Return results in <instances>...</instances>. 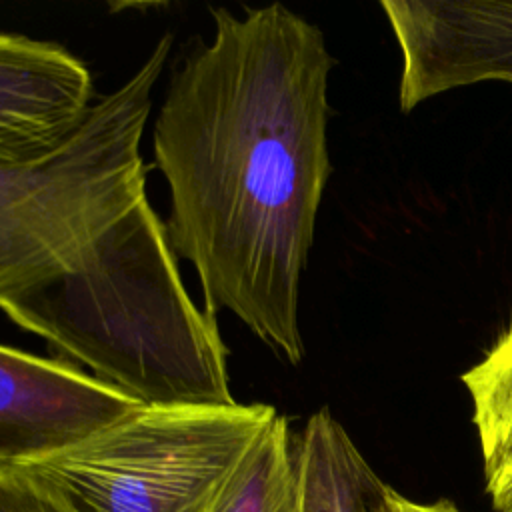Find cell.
<instances>
[{
	"instance_id": "1",
	"label": "cell",
	"mask_w": 512,
	"mask_h": 512,
	"mask_svg": "<svg viewBox=\"0 0 512 512\" xmlns=\"http://www.w3.org/2000/svg\"><path fill=\"white\" fill-rule=\"evenodd\" d=\"M174 68L154 120L172 252L210 316L232 312L288 364L306 348L300 282L332 172L322 30L280 2L232 14Z\"/></svg>"
},
{
	"instance_id": "2",
	"label": "cell",
	"mask_w": 512,
	"mask_h": 512,
	"mask_svg": "<svg viewBox=\"0 0 512 512\" xmlns=\"http://www.w3.org/2000/svg\"><path fill=\"white\" fill-rule=\"evenodd\" d=\"M0 310L140 406L236 404L216 318L186 292L148 198Z\"/></svg>"
},
{
	"instance_id": "3",
	"label": "cell",
	"mask_w": 512,
	"mask_h": 512,
	"mask_svg": "<svg viewBox=\"0 0 512 512\" xmlns=\"http://www.w3.org/2000/svg\"><path fill=\"white\" fill-rule=\"evenodd\" d=\"M170 48L166 32L58 148L0 162V302L48 278L146 200L140 144Z\"/></svg>"
},
{
	"instance_id": "4",
	"label": "cell",
	"mask_w": 512,
	"mask_h": 512,
	"mask_svg": "<svg viewBox=\"0 0 512 512\" xmlns=\"http://www.w3.org/2000/svg\"><path fill=\"white\" fill-rule=\"evenodd\" d=\"M276 414L262 402L138 406L58 452L10 466L66 512H212Z\"/></svg>"
},
{
	"instance_id": "5",
	"label": "cell",
	"mask_w": 512,
	"mask_h": 512,
	"mask_svg": "<svg viewBox=\"0 0 512 512\" xmlns=\"http://www.w3.org/2000/svg\"><path fill=\"white\" fill-rule=\"evenodd\" d=\"M404 112L456 88L512 84V0H382Z\"/></svg>"
},
{
	"instance_id": "6",
	"label": "cell",
	"mask_w": 512,
	"mask_h": 512,
	"mask_svg": "<svg viewBox=\"0 0 512 512\" xmlns=\"http://www.w3.org/2000/svg\"><path fill=\"white\" fill-rule=\"evenodd\" d=\"M138 406L64 358L0 344V464L58 452Z\"/></svg>"
},
{
	"instance_id": "7",
	"label": "cell",
	"mask_w": 512,
	"mask_h": 512,
	"mask_svg": "<svg viewBox=\"0 0 512 512\" xmlns=\"http://www.w3.org/2000/svg\"><path fill=\"white\" fill-rule=\"evenodd\" d=\"M90 68L56 42L0 32V162L58 148L94 104Z\"/></svg>"
},
{
	"instance_id": "8",
	"label": "cell",
	"mask_w": 512,
	"mask_h": 512,
	"mask_svg": "<svg viewBox=\"0 0 512 512\" xmlns=\"http://www.w3.org/2000/svg\"><path fill=\"white\" fill-rule=\"evenodd\" d=\"M302 512H364L386 488L342 424L324 408L296 436Z\"/></svg>"
},
{
	"instance_id": "9",
	"label": "cell",
	"mask_w": 512,
	"mask_h": 512,
	"mask_svg": "<svg viewBox=\"0 0 512 512\" xmlns=\"http://www.w3.org/2000/svg\"><path fill=\"white\" fill-rule=\"evenodd\" d=\"M472 402L486 494L494 512H512V322L462 374Z\"/></svg>"
},
{
	"instance_id": "10",
	"label": "cell",
	"mask_w": 512,
	"mask_h": 512,
	"mask_svg": "<svg viewBox=\"0 0 512 512\" xmlns=\"http://www.w3.org/2000/svg\"><path fill=\"white\" fill-rule=\"evenodd\" d=\"M212 512H302L296 436L276 414L248 450Z\"/></svg>"
},
{
	"instance_id": "11",
	"label": "cell",
	"mask_w": 512,
	"mask_h": 512,
	"mask_svg": "<svg viewBox=\"0 0 512 512\" xmlns=\"http://www.w3.org/2000/svg\"><path fill=\"white\" fill-rule=\"evenodd\" d=\"M0 512H66L62 504L24 472L0 464Z\"/></svg>"
},
{
	"instance_id": "12",
	"label": "cell",
	"mask_w": 512,
	"mask_h": 512,
	"mask_svg": "<svg viewBox=\"0 0 512 512\" xmlns=\"http://www.w3.org/2000/svg\"><path fill=\"white\" fill-rule=\"evenodd\" d=\"M390 512H462L448 500H436V502H416L400 492L392 490L390 494Z\"/></svg>"
},
{
	"instance_id": "13",
	"label": "cell",
	"mask_w": 512,
	"mask_h": 512,
	"mask_svg": "<svg viewBox=\"0 0 512 512\" xmlns=\"http://www.w3.org/2000/svg\"><path fill=\"white\" fill-rule=\"evenodd\" d=\"M394 488H390L386 484V488L368 504V508L364 512H390V494Z\"/></svg>"
}]
</instances>
